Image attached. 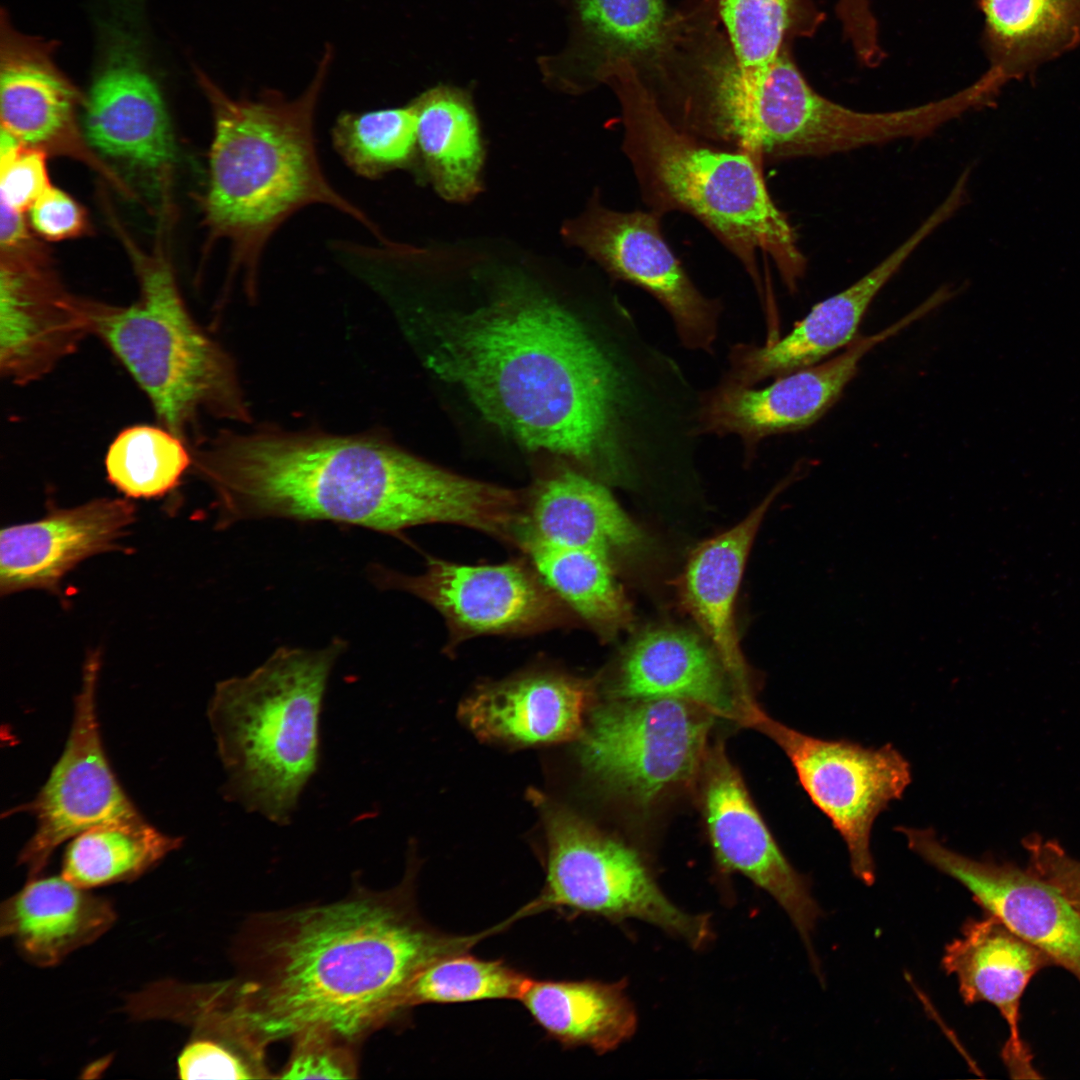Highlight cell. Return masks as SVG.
I'll return each mask as SVG.
<instances>
[{
  "instance_id": "29",
  "label": "cell",
  "mask_w": 1080,
  "mask_h": 1080,
  "mask_svg": "<svg viewBox=\"0 0 1080 1080\" xmlns=\"http://www.w3.org/2000/svg\"><path fill=\"white\" fill-rule=\"evenodd\" d=\"M986 72L1003 88L1080 45V0H976Z\"/></svg>"
},
{
  "instance_id": "6",
  "label": "cell",
  "mask_w": 1080,
  "mask_h": 1080,
  "mask_svg": "<svg viewBox=\"0 0 1080 1080\" xmlns=\"http://www.w3.org/2000/svg\"><path fill=\"white\" fill-rule=\"evenodd\" d=\"M636 73L679 130L762 164L793 159L796 102L806 78L792 47L766 67L740 64L717 0L672 9L656 58Z\"/></svg>"
},
{
  "instance_id": "32",
  "label": "cell",
  "mask_w": 1080,
  "mask_h": 1080,
  "mask_svg": "<svg viewBox=\"0 0 1080 1080\" xmlns=\"http://www.w3.org/2000/svg\"><path fill=\"white\" fill-rule=\"evenodd\" d=\"M626 981L531 978L519 1001L534 1022L565 1048L588 1047L598 1054L630 1039L637 1026Z\"/></svg>"
},
{
  "instance_id": "18",
  "label": "cell",
  "mask_w": 1080,
  "mask_h": 1080,
  "mask_svg": "<svg viewBox=\"0 0 1080 1080\" xmlns=\"http://www.w3.org/2000/svg\"><path fill=\"white\" fill-rule=\"evenodd\" d=\"M84 98L60 70L53 46L16 31L6 15L0 33L1 129L48 156L82 162L122 193L131 192L89 144L78 120Z\"/></svg>"
},
{
  "instance_id": "23",
  "label": "cell",
  "mask_w": 1080,
  "mask_h": 1080,
  "mask_svg": "<svg viewBox=\"0 0 1080 1080\" xmlns=\"http://www.w3.org/2000/svg\"><path fill=\"white\" fill-rule=\"evenodd\" d=\"M671 10L664 0H572V40L543 65L547 78L582 93L606 84L621 63L645 68L662 46Z\"/></svg>"
},
{
  "instance_id": "17",
  "label": "cell",
  "mask_w": 1080,
  "mask_h": 1080,
  "mask_svg": "<svg viewBox=\"0 0 1080 1080\" xmlns=\"http://www.w3.org/2000/svg\"><path fill=\"white\" fill-rule=\"evenodd\" d=\"M107 25L84 101L85 136L98 154L144 169H168L175 160L174 134L139 38L119 22Z\"/></svg>"
},
{
  "instance_id": "25",
  "label": "cell",
  "mask_w": 1080,
  "mask_h": 1080,
  "mask_svg": "<svg viewBox=\"0 0 1080 1080\" xmlns=\"http://www.w3.org/2000/svg\"><path fill=\"white\" fill-rule=\"evenodd\" d=\"M613 694L618 700L671 698L745 724L746 710L716 651L697 635L661 628L626 650Z\"/></svg>"
},
{
  "instance_id": "44",
  "label": "cell",
  "mask_w": 1080,
  "mask_h": 1080,
  "mask_svg": "<svg viewBox=\"0 0 1080 1080\" xmlns=\"http://www.w3.org/2000/svg\"><path fill=\"white\" fill-rule=\"evenodd\" d=\"M835 12L840 26L849 31L866 29L876 20L871 0H836Z\"/></svg>"
},
{
  "instance_id": "30",
  "label": "cell",
  "mask_w": 1080,
  "mask_h": 1080,
  "mask_svg": "<svg viewBox=\"0 0 1080 1080\" xmlns=\"http://www.w3.org/2000/svg\"><path fill=\"white\" fill-rule=\"evenodd\" d=\"M416 114L419 173L446 201L465 203L483 187L485 148L471 96L448 85L411 101Z\"/></svg>"
},
{
  "instance_id": "40",
  "label": "cell",
  "mask_w": 1080,
  "mask_h": 1080,
  "mask_svg": "<svg viewBox=\"0 0 1080 1080\" xmlns=\"http://www.w3.org/2000/svg\"><path fill=\"white\" fill-rule=\"evenodd\" d=\"M294 1046L279 1075L284 1079H347L356 1077L352 1042L324 1029H308L293 1038Z\"/></svg>"
},
{
  "instance_id": "21",
  "label": "cell",
  "mask_w": 1080,
  "mask_h": 1080,
  "mask_svg": "<svg viewBox=\"0 0 1080 1080\" xmlns=\"http://www.w3.org/2000/svg\"><path fill=\"white\" fill-rule=\"evenodd\" d=\"M703 811L713 853L726 872L739 873L772 896L809 943L820 910L807 881L782 853L722 745L707 752Z\"/></svg>"
},
{
  "instance_id": "8",
  "label": "cell",
  "mask_w": 1080,
  "mask_h": 1080,
  "mask_svg": "<svg viewBox=\"0 0 1080 1080\" xmlns=\"http://www.w3.org/2000/svg\"><path fill=\"white\" fill-rule=\"evenodd\" d=\"M125 243L139 296L128 306L97 301L93 336L146 395L158 424L190 445L202 413L233 411L227 361L193 319L161 244L146 254Z\"/></svg>"
},
{
  "instance_id": "41",
  "label": "cell",
  "mask_w": 1080,
  "mask_h": 1080,
  "mask_svg": "<svg viewBox=\"0 0 1080 1080\" xmlns=\"http://www.w3.org/2000/svg\"><path fill=\"white\" fill-rule=\"evenodd\" d=\"M48 155L28 147L1 129L0 202L25 213L51 186Z\"/></svg>"
},
{
  "instance_id": "28",
  "label": "cell",
  "mask_w": 1080,
  "mask_h": 1080,
  "mask_svg": "<svg viewBox=\"0 0 1080 1080\" xmlns=\"http://www.w3.org/2000/svg\"><path fill=\"white\" fill-rule=\"evenodd\" d=\"M590 689L567 676L540 674L479 690L461 705L478 736L507 744L569 740L580 734Z\"/></svg>"
},
{
  "instance_id": "4",
  "label": "cell",
  "mask_w": 1080,
  "mask_h": 1080,
  "mask_svg": "<svg viewBox=\"0 0 1080 1080\" xmlns=\"http://www.w3.org/2000/svg\"><path fill=\"white\" fill-rule=\"evenodd\" d=\"M333 59L327 45L309 84L295 97L267 89L234 98L196 71L213 117L201 198L208 245L227 244L230 274L242 276L249 290L273 235L311 205L329 206L377 240L384 238L375 222L333 187L319 159L315 117Z\"/></svg>"
},
{
  "instance_id": "42",
  "label": "cell",
  "mask_w": 1080,
  "mask_h": 1080,
  "mask_svg": "<svg viewBox=\"0 0 1080 1080\" xmlns=\"http://www.w3.org/2000/svg\"><path fill=\"white\" fill-rule=\"evenodd\" d=\"M30 227L47 241H63L87 235L86 210L65 191L50 186L29 209Z\"/></svg>"
},
{
  "instance_id": "26",
  "label": "cell",
  "mask_w": 1080,
  "mask_h": 1080,
  "mask_svg": "<svg viewBox=\"0 0 1080 1080\" xmlns=\"http://www.w3.org/2000/svg\"><path fill=\"white\" fill-rule=\"evenodd\" d=\"M790 480L776 486L738 524L700 544L681 579L683 603L712 641L748 714L758 704L736 633L735 602L754 537L771 503Z\"/></svg>"
},
{
  "instance_id": "16",
  "label": "cell",
  "mask_w": 1080,
  "mask_h": 1080,
  "mask_svg": "<svg viewBox=\"0 0 1080 1080\" xmlns=\"http://www.w3.org/2000/svg\"><path fill=\"white\" fill-rule=\"evenodd\" d=\"M930 311L923 302L885 329L857 337L837 356L777 377L765 387L718 382L701 392L702 435H736L745 458L752 460L766 437L803 430L817 422L838 401L871 349Z\"/></svg>"
},
{
  "instance_id": "1",
  "label": "cell",
  "mask_w": 1080,
  "mask_h": 1080,
  "mask_svg": "<svg viewBox=\"0 0 1080 1080\" xmlns=\"http://www.w3.org/2000/svg\"><path fill=\"white\" fill-rule=\"evenodd\" d=\"M430 367L520 444L636 489L650 464L699 448L700 395L636 320L614 341L541 290L515 281L433 323Z\"/></svg>"
},
{
  "instance_id": "39",
  "label": "cell",
  "mask_w": 1080,
  "mask_h": 1080,
  "mask_svg": "<svg viewBox=\"0 0 1080 1080\" xmlns=\"http://www.w3.org/2000/svg\"><path fill=\"white\" fill-rule=\"evenodd\" d=\"M266 1044L237 1028L195 1031L178 1058L182 1079H254L267 1077Z\"/></svg>"
},
{
  "instance_id": "13",
  "label": "cell",
  "mask_w": 1080,
  "mask_h": 1080,
  "mask_svg": "<svg viewBox=\"0 0 1080 1080\" xmlns=\"http://www.w3.org/2000/svg\"><path fill=\"white\" fill-rule=\"evenodd\" d=\"M768 735L791 761L811 801L846 843L854 875L875 879L870 835L876 817L911 783L908 761L891 744L865 748L798 732L759 710L750 725Z\"/></svg>"
},
{
  "instance_id": "11",
  "label": "cell",
  "mask_w": 1080,
  "mask_h": 1080,
  "mask_svg": "<svg viewBox=\"0 0 1080 1080\" xmlns=\"http://www.w3.org/2000/svg\"><path fill=\"white\" fill-rule=\"evenodd\" d=\"M96 302L71 293L30 225L0 227V375L17 386L48 376L94 333Z\"/></svg>"
},
{
  "instance_id": "33",
  "label": "cell",
  "mask_w": 1080,
  "mask_h": 1080,
  "mask_svg": "<svg viewBox=\"0 0 1080 1080\" xmlns=\"http://www.w3.org/2000/svg\"><path fill=\"white\" fill-rule=\"evenodd\" d=\"M523 544L543 582L602 637H613L631 624V606L615 578L608 552L532 536Z\"/></svg>"
},
{
  "instance_id": "10",
  "label": "cell",
  "mask_w": 1080,
  "mask_h": 1080,
  "mask_svg": "<svg viewBox=\"0 0 1080 1080\" xmlns=\"http://www.w3.org/2000/svg\"><path fill=\"white\" fill-rule=\"evenodd\" d=\"M713 717L679 699L618 700L593 714L582 760L620 795L649 805L701 772Z\"/></svg>"
},
{
  "instance_id": "43",
  "label": "cell",
  "mask_w": 1080,
  "mask_h": 1080,
  "mask_svg": "<svg viewBox=\"0 0 1080 1080\" xmlns=\"http://www.w3.org/2000/svg\"><path fill=\"white\" fill-rule=\"evenodd\" d=\"M1032 872L1055 886L1080 914V860L1055 840L1031 834L1023 840Z\"/></svg>"
},
{
  "instance_id": "20",
  "label": "cell",
  "mask_w": 1080,
  "mask_h": 1080,
  "mask_svg": "<svg viewBox=\"0 0 1080 1080\" xmlns=\"http://www.w3.org/2000/svg\"><path fill=\"white\" fill-rule=\"evenodd\" d=\"M958 210V201L946 196L913 234L879 264L846 289L815 304L784 337L762 346L732 345L719 382L756 387L766 379L818 364L847 347L856 339L860 323L880 290L917 247Z\"/></svg>"
},
{
  "instance_id": "3",
  "label": "cell",
  "mask_w": 1080,
  "mask_h": 1080,
  "mask_svg": "<svg viewBox=\"0 0 1080 1080\" xmlns=\"http://www.w3.org/2000/svg\"><path fill=\"white\" fill-rule=\"evenodd\" d=\"M191 447V470L215 492L218 527L285 518L398 534L449 523L502 538L518 513L517 492L372 440L225 433Z\"/></svg>"
},
{
  "instance_id": "24",
  "label": "cell",
  "mask_w": 1080,
  "mask_h": 1080,
  "mask_svg": "<svg viewBox=\"0 0 1080 1080\" xmlns=\"http://www.w3.org/2000/svg\"><path fill=\"white\" fill-rule=\"evenodd\" d=\"M942 963L956 976L967 1004L989 1002L1005 1019L1010 1034L1002 1057L1010 1074L1038 1078L1019 1033V1004L1030 979L1053 965L1048 956L990 915L968 921L963 936L946 947Z\"/></svg>"
},
{
  "instance_id": "31",
  "label": "cell",
  "mask_w": 1080,
  "mask_h": 1080,
  "mask_svg": "<svg viewBox=\"0 0 1080 1080\" xmlns=\"http://www.w3.org/2000/svg\"><path fill=\"white\" fill-rule=\"evenodd\" d=\"M532 536L553 544L634 552L646 539L604 484L561 470L545 479L528 513Z\"/></svg>"
},
{
  "instance_id": "7",
  "label": "cell",
  "mask_w": 1080,
  "mask_h": 1080,
  "mask_svg": "<svg viewBox=\"0 0 1080 1080\" xmlns=\"http://www.w3.org/2000/svg\"><path fill=\"white\" fill-rule=\"evenodd\" d=\"M345 649L342 639L280 647L247 675L217 683L207 715L227 798L274 824L290 822L318 769L323 699Z\"/></svg>"
},
{
  "instance_id": "27",
  "label": "cell",
  "mask_w": 1080,
  "mask_h": 1080,
  "mask_svg": "<svg viewBox=\"0 0 1080 1080\" xmlns=\"http://www.w3.org/2000/svg\"><path fill=\"white\" fill-rule=\"evenodd\" d=\"M115 921L107 899L61 875L38 876L2 903L0 934L11 939L26 960L50 967L97 940Z\"/></svg>"
},
{
  "instance_id": "37",
  "label": "cell",
  "mask_w": 1080,
  "mask_h": 1080,
  "mask_svg": "<svg viewBox=\"0 0 1080 1080\" xmlns=\"http://www.w3.org/2000/svg\"><path fill=\"white\" fill-rule=\"evenodd\" d=\"M191 466L190 445L160 424H135L122 429L105 455L108 481L128 499L167 495L178 487Z\"/></svg>"
},
{
  "instance_id": "14",
  "label": "cell",
  "mask_w": 1080,
  "mask_h": 1080,
  "mask_svg": "<svg viewBox=\"0 0 1080 1080\" xmlns=\"http://www.w3.org/2000/svg\"><path fill=\"white\" fill-rule=\"evenodd\" d=\"M99 651L86 657L64 750L34 799L19 810L35 819V830L18 856L29 879L36 878L63 842L94 826L134 821L142 815L114 774L101 740L97 714Z\"/></svg>"
},
{
  "instance_id": "34",
  "label": "cell",
  "mask_w": 1080,
  "mask_h": 1080,
  "mask_svg": "<svg viewBox=\"0 0 1080 1080\" xmlns=\"http://www.w3.org/2000/svg\"><path fill=\"white\" fill-rule=\"evenodd\" d=\"M144 818L94 826L71 839L61 876L91 889L134 880L181 845Z\"/></svg>"
},
{
  "instance_id": "15",
  "label": "cell",
  "mask_w": 1080,
  "mask_h": 1080,
  "mask_svg": "<svg viewBox=\"0 0 1080 1080\" xmlns=\"http://www.w3.org/2000/svg\"><path fill=\"white\" fill-rule=\"evenodd\" d=\"M382 588L411 593L444 617L451 640L484 634H528L568 624L563 601L517 562L463 565L430 558L419 575L370 569Z\"/></svg>"
},
{
  "instance_id": "36",
  "label": "cell",
  "mask_w": 1080,
  "mask_h": 1080,
  "mask_svg": "<svg viewBox=\"0 0 1080 1080\" xmlns=\"http://www.w3.org/2000/svg\"><path fill=\"white\" fill-rule=\"evenodd\" d=\"M717 9L738 61L749 68L770 65L826 18L816 0H717Z\"/></svg>"
},
{
  "instance_id": "22",
  "label": "cell",
  "mask_w": 1080,
  "mask_h": 1080,
  "mask_svg": "<svg viewBox=\"0 0 1080 1080\" xmlns=\"http://www.w3.org/2000/svg\"><path fill=\"white\" fill-rule=\"evenodd\" d=\"M49 507L36 521L1 530V596L29 589L60 593L63 578L81 562L120 550L119 540L136 520V507L126 497Z\"/></svg>"
},
{
  "instance_id": "12",
  "label": "cell",
  "mask_w": 1080,
  "mask_h": 1080,
  "mask_svg": "<svg viewBox=\"0 0 1080 1080\" xmlns=\"http://www.w3.org/2000/svg\"><path fill=\"white\" fill-rule=\"evenodd\" d=\"M662 218L647 210L608 208L595 190L585 209L561 226V236L612 278L654 297L669 314L683 347L715 353L723 305L693 282L668 244Z\"/></svg>"
},
{
  "instance_id": "5",
  "label": "cell",
  "mask_w": 1080,
  "mask_h": 1080,
  "mask_svg": "<svg viewBox=\"0 0 1080 1080\" xmlns=\"http://www.w3.org/2000/svg\"><path fill=\"white\" fill-rule=\"evenodd\" d=\"M605 85L619 102L622 151L649 210L698 220L738 259L762 303L766 281L759 256L774 263L794 292L807 260L793 225L770 195L763 164L673 126L630 64H619Z\"/></svg>"
},
{
  "instance_id": "38",
  "label": "cell",
  "mask_w": 1080,
  "mask_h": 1080,
  "mask_svg": "<svg viewBox=\"0 0 1080 1080\" xmlns=\"http://www.w3.org/2000/svg\"><path fill=\"white\" fill-rule=\"evenodd\" d=\"M531 977L503 960H488L462 951L428 964L413 980L406 1007L420 1004L518 1000Z\"/></svg>"
},
{
  "instance_id": "19",
  "label": "cell",
  "mask_w": 1080,
  "mask_h": 1080,
  "mask_svg": "<svg viewBox=\"0 0 1080 1080\" xmlns=\"http://www.w3.org/2000/svg\"><path fill=\"white\" fill-rule=\"evenodd\" d=\"M911 850L963 884L990 915L1080 981V914L1030 869L956 853L932 829L897 827Z\"/></svg>"
},
{
  "instance_id": "35",
  "label": "cell",
  "mask_w": 1080,
  "mask_h": 1080,
  "mask_svg": "<svg viewBox=\"0 0 1080 1080\" xmlns=\"http://www.w3.org/2000/svg\"><path fill=\"white\" fill-rule=\"evenodd\" d=\"M333 146L358 176L376 180L395 170L419 173L416 114L404 106L344 111L332 127Z\"/></svg>"
},
{
  "instance_id": "9",
  "label": "cell",
  "mask_w": 1080,
  "mask_h": 1080,
  "mask_svg": "<svg viewBox=\"0 0 1080 1080\" xmlns=\"http://www.w3.org/2000/svg\"><path fill=\"white\" fill-rule=\"evenodd\" d=\"M543 811L545 883L539 895L514 914L516 919L552 910L566 917L642 920L693 948L711 938L709 915L688 913L674 904L635 849L565 808L547 805Z\"/></svg>"
},
{
  "instance_id": "2",
  "label": "cell",
  "mask_w": 1080,
  "mask_h": 1080,
  "mask_svg": "<svg viewBox=\"0 0 1080 1080\" xmlns=\"http://www.w3.org/2000/svg\"><path fill=\"white\" fill-rule=\"evenodd\" d=\"M411 872L386 892L258 918L244 976L228 983L239 1018L266 1044L308 1029L353 1043L407 1009L408 989L428 964L494 933L430 926L416 910Z\"/></svg>"
}]
</instances>
